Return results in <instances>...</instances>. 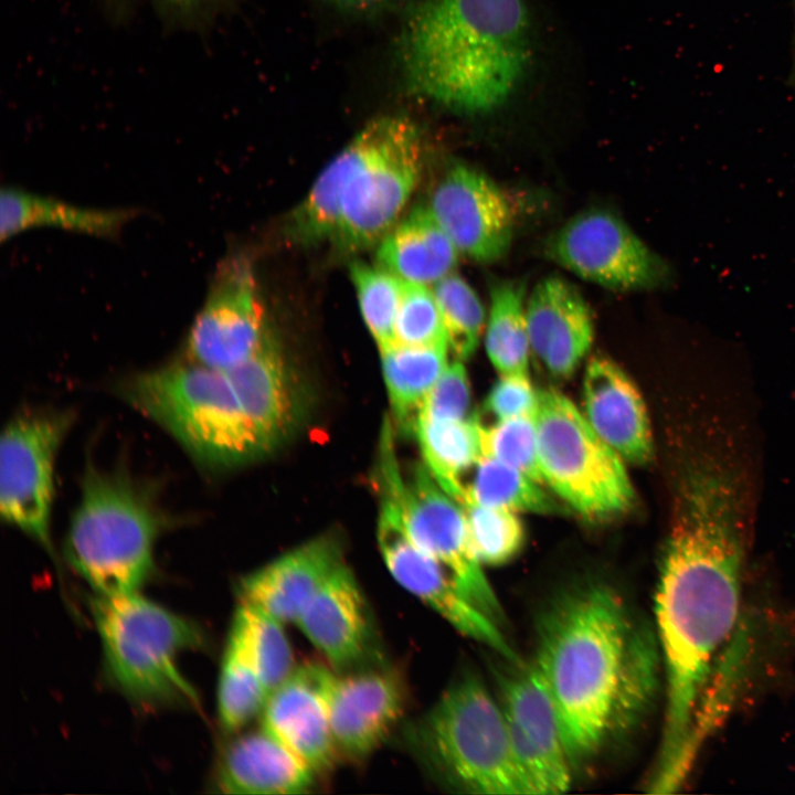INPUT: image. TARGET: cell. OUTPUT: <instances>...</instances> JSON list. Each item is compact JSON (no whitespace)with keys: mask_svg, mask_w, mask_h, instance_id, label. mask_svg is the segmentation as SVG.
<instances>
[{"mask_svg":"<svg viewBox=\"0 0 795 795\" xmlns=\"http://www.w3.org/2000/svg\"><path fill=\"white\" fill-rule=\"evenodd\" d=\"M406 690L398 671L370 667L336 674L330 692V723L339 760L369 757L402 718Z\"/></svg>","mask_w":795,"mask_h":795,"instance_id":"17","label":"cell"},{"mask_svg":"<svg viewBox=\"0 0 795 795\" xmlns=\"http://www.w3.org/2000/svg\"><path fill=\"white\" fill-rule=\"evenodd\" d=\"M234 615L242 625L248 650L269 695L296 667L285 624L242 603Z\"/></svg>","mask_w":795,"mask_h":795,"instance_id":"34","label":"cell"},{"mask_svg":"<svg viewBox=\"0 0 795 795\" xmlns=\"http://www.w3.org/2000/svg\"><path fill=\"white\" fill-rule=\"evenodd\" d=\"M665 549L655 614L666 674V711L653 793L686 780L699 748L703 693L738 619L744 556L733 477L714 457L688 468Z\"/></svg>","mask_w":795,"mask_h":795,"instance_id":"1","label":"cell"},{"mask_svg":"<svg viewBox=\"0 0 795 795\" xmlns=\"http://www.w3.org/2000/svg\"><path fill=\"white\" fill-rule=\"evenodd\" d=\"M646 626L608 585L570 589L539 618L534 664L554 702L572 768L617 734L626 675Z\"/></svg>","mask_w":795,"mask_h":795,"instance_id":"2","label":"cell"},{"mask_svg":"<svg viewBox=\"0 0 795 795\" xmlns=\"http://www.w3.org/2000/svg\"><path fill=\"white\" fill-rule=\"evenodd\" d=\"M73 421L70 410H25L9 421L0 441L2 520L49 552L55 463Z\"/></svg>","mask_w":795,"mask_h":795,"instance_id":"11","label":"cell"},{"mask_svg":"<svg viewBox=\"0 0 795 795\" xmlns=\"http://www.w3.org/2000/svg\"><path fill=\"white\" fill-rule=\"evenodd\" d=\"M538 404V391L528 374H505L492 385L484 407L497 421L519 416H533Z\"/></svg>","mask_w":795,"mask_h":795,"instance_id":"40","label":"cell"},{"mask_svg":"<svg viewBox=\"0 0 795 795\" xmlns=\"http://www.w3.org/2000/svg\"><path fill=\"white\" fill-rule=\"evenodd\" d=\"M267 336L251 263L243 256L226 258L190 328L186 359L227 370L251 357Z\"/></svg>","mask_w":795,"mask_h":795,"instance_id":"14","label":"cell"},{"mask_svg":"<svg viewBox=\"0 0 795 795\" xmlns=\"http://www.w3.org/2000/svg\"><path fill=\"white\" fill-rule=\"evenodd\" d=\"M481 454L505 463L539 484H544L533 416H519L481 426Z\"/></svg>","mask_w":795,"mask_h":795,"instance_id":"38","label":"cell"},{"mask_svg":"<svg viewBox=\"0 0 795 795\" xmlns=\"http://www.w3.org/2000/svg\"><path fill=\"white\" fill-rule=\"evenodd\" d=\"M379 243V266L407 283L434 285L457 264L458 251L428 206L414 208Z\"/></svg>","mask_w":795,"mask_h":795,"instance_id":"24","label":"cell"},{"mask_svg":"<svg viewBox=\"0 0 795 795\" xmlns=\"http://www.w3.org/2000/svg\"><path fill=\"white\" fill-rule=\"evenodd\" d=\"M427 206L458 253L492 263L509 251L515 210L504 190L483 172L464 165L453 167L437 183Z\"/></svg>","mask_w":795,"mask_h":795,"instance_id":"15","label":"cell"},{"mask_svg":"<svg viewBox=\"0 0 795 795\" xmlns=\"http://www.w3.org/2000/svg\"><path fill=\"white\" fill-rule=\"evenodd\" d=\"M533 418L543 480L568 506L586 519L603 520L634 505L624 459L570 399L551 389L538 391Z\"/></svg>","mask_w":795,"mask_h":795,"instance_id":"8","label":"cell"},{"mask_svg":"<svg viewBox=\"0 0 795 795\" xmlns=\"http://www.w3.org/2000/svg\"><path fill=\"white\" fill-rule=\"evenodd\" d=\"M532 55L524 0H423L402 43L409 87L464 115L489 114L507 104Z\"/></svg>","mask_w":795,"mask_h":795,"instance_id":"3","label":"cell"},{"mask_svg":"<svg viewBox=\"0 0 795 795\" xmlns=\"http://www.w3.org/2000/svg\"><path fill=\"white\" fill-rule=\"evenodd\" d=\"M363 153L359 132L321 171L305 199L286 222L292 242L310 246L333 241L340 219L343 193Z\"/></svg>","mask_w":795,"mask_h":795,"instance_id":"27","label":"cell"},{"mask_svg":"<svg viewBox=\"0 0 795 795\" xmlns=\"http://www.w3.org/2000/svg\"><path fill=\"white\" fill-rule=\"evenodd\" d=\"M317 775L262 727L237 736L218 768L222 793L295 795L307 793Z\"/></svg>","mask_w":795,"mask_h":795,"instance_id":"22","label":"cell"},{"mask_svg":"<svg viewBox=\"0 0 795 795\" xmlns=\"http://www.w3.org/2000/svg\"><path fill=\"white\" fill-rule=\"evenodd\" d=\"M344 4L352 7H365L378 2L379 0H338Z\"/></svg>","mask_w":795,"mask_h":795,"instance_id":"42","label":"cell"},{"mask_svg":"<svg viewBox=\"0 0 795 795\" xmlns=\"http://www.w3.org/2000/svg\"><path fill=\"white\" fill-rule=\"evenodd\" d=\"M225 371L263 451L272 448L294 420L290 383L278 348L267 336L251 357Z\"/></svg>","mask_w":795,"mask_h":795,"instance_id":"23","label":"cell"},{"mask_svg":"<svg viewBox=\"0 0 795 795\" xmlns=\"http://www.w3.org/2000/svg\"><path fill=\"white\" fill-rule=\"evenodd\" d=\"M380 352L395 423L414 434L424 400L448 365L447 347L394 344Z\"/></svg>","mask_w":795,"mask_h":795,"instance_id":"29","label":"cell"},{"mask_svg":"<svg viewBox=\"0 0 795 795\" xmlns=\"http://www.w3.org/2000/svg\"><path fill=\"white\" fill-rule=\"evenodd\" d=\"M470 386L460 360L448 364L428 392L418 418L459 421L468 417Z\"/></svg>","mask_w":795,"mask_h":795,"instance_id":"39","label":"cell"},{"mask_svg":"<svg viewBox=\"0 0 795 795\" xmlns=\"http://www.w3.org/2000/svg\"><path fill=\"white\" fill-rule=\"evenodd\" d=\"M481 423L477 415L459 421L418 418L415 436L424 465L435 481L460 505L465 499L464 477L481 455Z\"/></svg>","mask_w":795,"mask_h":795,"instance_id":"28","label":"cell"},{"mask_svg":"<svg viewBox=\"0 0 795 795\" xmlns=\"http://www.w3.org/2000/svg\"><path fill=\"white\" fill-rule=\"evenodd\" d=\"M527 322L537 360L552 377L569 378L594 338L592 314L580 290L562 277H545L528 298Z\"/></svg>","mask_w":795,"mask_h":795,"instance_id":"18","label":"cell"},{"mask_svg":"<svg viewBox=\"0 0 795 795\" xmlns=\"http://www.w3.org/2000/svg\"><path fill=\"white\" fill-rule=\"evenodd\" d=\"M394 340L395 344L406 347L448 346L438 304L427 285L404 282Z\"/></svg>","mask_w":795,"mask_h":795,"instance_id":"37","label":"cell"},{"mask_svg":"<svg viewBox=\"0 0 795 795\" xmlns=\"http://www.w3.org/2000/svg\"><path fill=\"white\" fill-rule=\"evenodd\" d=\"M295 624L335 669L360 662L371 640L368 605L344 563L319 589Z\"/></svg>","mask_w":795,"mask_h":795,"instance_id":"21","label":"cell"},{"mask_svg":"<svg viewBox=\"0 0 795 795\" xmlns=\"http://www.w3.org/2000/svg\"><path fill=\"white\" fill-rule=\"evenodd\" d=\"M432 289L442 314L448 346L458 360L468 359L476 351L487 322L480 298L455 273L436 282Z\"/></svg>","mask_w":795,"mask_h":795,"instance_id":"33","label":"cell"},{"mask_svg":"<svg viewBox=\"0 0 795 795\" xmlns=\"http://www.w3.org/2000/svg\"><path fill=\"white\" fill-rule=\"evenodd\" d=\"M467 502L515 512L560 515L566 511L558 500L539 486V483L522 471L483 454L471 469L470 480L465 485V499L462 506Z\"/></svg>","mask_w":795,"mask_h":795,"instance_id":"32","label":"cell"},{"mask_svg":"<svg viewBox=\"0 0 795 795\" xmlns=\"http://www.w3.org/2000/svg\"><path fill=\"white\" fill-rule=\"evenodd\" d=\"M363 153L348 180L333 239L344 252L379 243L395 225L420 179L421 131L405 116H381L359 131Z\"/></svg>","mask_w":795,"mask_h":795,"instance_id":"9","label":"cell"},{"mask_svg":"<svg viewBox=\"0 0 795 795\" xmlns=\"http://www.w3.org/2000/svg\"><path fill=\"white\" fill-rule=\"evenodd\" d=\"M470 540L481 564L502 565L522 550L526 531L515 511L467 502L463 505Z\"/></svg>","mask_w":795,"mask_h":795,"instance_id":"36","label":"cell"},{"mask_svg":"<svg viewBox=\"0 0 795 795\" xmlns=\"http://www.w3.org/2000/svg\"><path fill=\"white\" fill-rule=\"evenodd\" d=\"M584 416L624 460L645 464L654 445L648 413L633 380L614 361L594 357L583 380Z\"/></svg>","mask_w":795,"mask_h":795,"instance_id":"20","label":"cell"},{"mask_svg":"<svg viewBox=\"0 0 795 795\" xmlns=\"http://www.w3.org/2000/svg\"><path fill=\"white\" fill-rule=\"evenodd\" d=\"M547 250L565 269L613 290L656 289L672 278L664 258L623 220L602 209L574 215L552 235Z\"/></svg>","mask_w":795,"mask_h":795,"instance_id":"12","label":"cell"},{"mask_svg":"<svg viewBox=\"0 0 795 795\" xmlns=\"http://www.w3.org/2000/svg\"><path fill=\"white\" fill-rule=\"evenodd\" d=\"M407 735L423 765L453 789L528 794L504 708L474 672L454 680Z\"/></svg>","mask_w":795,"mask_h":795,"instance_id":"6","label":"cell"},{"mask_svg":"<svg viewBox=\"0 0 795 795\" xmlns=\"http://www.w3.org/2000/svg\"><path fill=\"white\" fill-rule=\"evenodd\" d=\"M167 518L151 494L123 470L88 465L65 542L66 558L99 595L135 593L153 570Z\"/></svg>","mask_w":795,"mask_h":795,"instance_id":"5","label":"cell"},{"mask_svg":"<svg viewBox=\"0 0 795 795\" xmlns=\"http://www.w3.org/2000/svg\"><path fill=\"white\" fill-rule=\"evenodd\" d=\"M336 672L308 661L267 696L261 727L300 759L316 775L339 760L331 732L330 692Z\"/></svg>","mask_w":795,"mask_h":795,"instance_id":"16","label":"cell"},{"mask_svg":"<svg viewBox=\"0 0 795 795\" xmlns=\"http://www.w3.org/2000/svg\"><path fill=\"white\" fill-rule=\"evenodd\" d=\"M163 3L174 7L177 9H192L203 4L206 0H161Z\"/></svg>","mask_w":795,"mask_h":795,"instance_id":"41","label":"cell"},{"mask_svg":"<svg viewBox=\"0 0 795 795\" xmlns=\"http://www.w3.org/2000/svg\"><path fill=\"white\" fill-rule=\"evenodd\" d=\"M91 608L107 669L124 693L148 704L199 703L177 662L184 650L204 645L193 622L137 592L97 594Z\"/></svg>","mask_w":795,"mask_h":795,"instance_id":"7","label":"cell"},{"mask_svg":"<svg viewBox=\"0 0 795 795\" xmlns=\"http://www.w3.org/2000/svg\"><path fill=\"white\" fill-rule=\"evenodd\" d=\"M132 209H92L18 188H2L0 195L1 241L38 227H55L109 237L134 219Z\"/></svg>","mask_w":795,"mask_h":795,"instance_id":"25","label":"cell"},{"mask_svg":"<svg viewBox=\"0 0 795 795\" xmlns=\"http://www.w3.org/2000/svg\"><path fill=\"white\" fill-rule=\"evenodd\" d=\"M218 710L222 728L236 732L261 713L268 696L234 615L221 662Z\"/></svg>","mask_w":795,"mask_h":795,"instance_id":"31","label":"cell"},{"mask_svg":"<svg viewBox=\"0 0 795 795\" xmlns=\"http://www.w3.org/2000/svg\"><path fill=\"white\" fill-rule=\"evenodd\" d=\"M342 564L336 540H311L242 577L237 590L240 603L284 624H295L308 602Z\"/></svg>","mask_w":795,"mask_h":795,"instance_id":"19","label":"cell"},{"mask_svg":"<svg viewBox=\"0 0 795 795\" xmlns=\"http://www.w3.org/2000/svg\"><path fill=\"white\" fill-rule=\"evenodd\" d=\"M507 718L559 768L571 771L558 712L534 662L495 670Z\"/></svg>","mask_w":795,"mask_h":795,"instance_id":"26","label":"cell"},{"mask_svg":"<svg viewBox=\"0 0 795 795\" xmlns=\"http://www.w3.org/2000/svg\"><path fill=\"white\" fill-rule=\"evenodd\" d=\"M378 541L388 570L404 590L460 634L486 645L504 660L523 661L501 627L467 597L449 570L411 539L399 511L386 500H382Z\"/></svg>","mask_w":795,"mask_h":795,"instance_id":"13","label":"cell"},{"mask_svg":"<svg viewBox=\"0 0 795 795\" xmlns=\"http://www.w3.org/2000/svg\"><path fill=\"white\" fill-rule=\"evenodd\" d=\"M117 393L201 467H231L264 452L225 370L184 358L126 378Z\"/></svg>","mask_w":795,"mask_h":795,"instance_id":"4","label":"cell"},{"mask_svg":"<svg viewBox=\"0 0 795 795\" xmlns=\"http://www.w3.org/2000/svg\"><path fill=\"white\" fill-rule=\"evenodd\" d=\"M363 320L380 351L395 344L394 325L404 280L378 266L362 262L350 266Z\"/></svg>","mask_w":795,"mask_h":795,"instance_id":"35","label":"cell"},{"mask_svg":"<svg viewBox=\"0 0 795 795\" xmlns=\"http://www.w3.org/2000/svg\"><path fill=\"white\" fill-rule=\"evenodd\" d=\"M485 343L500 375L528 374L531 348L523 282L501 280L491 285Z\"/></svg>","mask_w":795,"mask_h":795,"instance_id":"30","label":"cell"},{"mask_svg":"<svg viewBox=\"0 0 795 795\" xmlns=\"http://www.w3.org/2000/svg\"><path fill=\"white\" fill-rule=\"evenodd\" d=\"M392 433L385 423L379 466L382 499L396 508L411 539L444 564L467 597L502 628L504 610L473 548L463 506L442 489L425 465L404 478Z\"/></svg>","mask_w":795,"mask_h":795,"instance_id":"10","label":"cell"}]
</instances>
